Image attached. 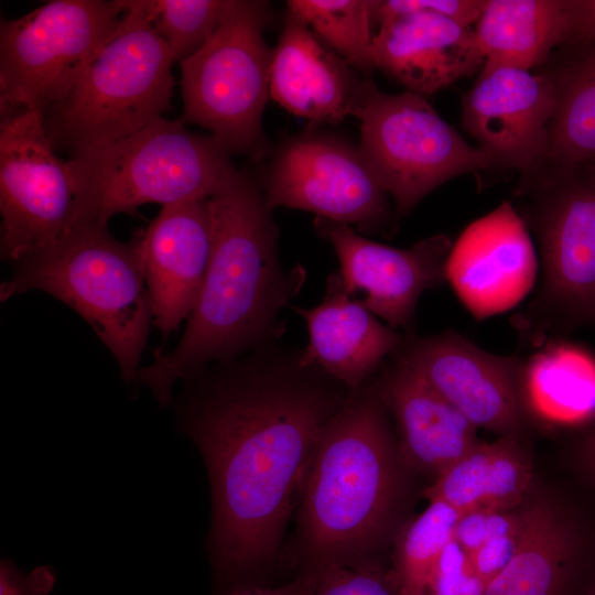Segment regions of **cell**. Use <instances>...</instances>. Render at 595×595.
Returning a JSON list of instances; mask_svg holds the SVG:
<instances>
[{
	"label": "cell",
	"mask_w": 595,
	"mask_h": 595,
	"mask_svg": "<svg viewBox=\"0 0 595 595\" xmlns=\"http://www.w3.org/2000/svg\"><path fill=\"white\" fill-rule=\"evenodd\" d=\"M231 152L212 134L160 118L121 140L71 153L98 203V223L143 204L209 198L237 171Z\"/></svg>",
	"instance_id": "8"
},
{
	"label": "cell",
	"mask_w": 595,
	"mask_h": 595,
	"mask_svg": "<svg viewBox=\"0 0 595 595\" xmlns=\"http://www.w3.org/2000/svg\"><path fill=\"white\" fill-rule=\"evenodd\" d=\"M533 468L519 439L479 443L440 474L423 496L464 515L475 510H511L526 502Z\"/></svg>",
	"instance_id": "22"
},
{
	"label": "cell",
	"mask_w": 595,
	"mask_h": 595,
	"mask_svg": "<svg viewBox=\"0 0 595 595\" xmlns=\"http://www.w3.org/2000/svg\"><path fill=\"white\" fill-rule=\"evenodd\" d=\"M357 118L358 148L392 199L397 218L446 181L499 166L468 144L424 96L383 93L369 79Z\"/></svg>",
	"instance_id": "10"
},
{
	"label": "cell",
	"mask_w": 595,
	"mask_h": 595,
	"mask_svg": "<svg viewBox=\"0 0 595 595\" xmlns=\"http://www.w3.org/2000/svg\"><path fill=\"white\" fill-rule=\"evenodd\" d=\"M528 229L505 201L469 224L453 244L446 281L474 317L502 313L532 290L538 261Z\"/></svg>",
	"instance_id": "16"
},
{
	"label": "cell",
	"mask_w": 595,
	"mask_h": 595,
	"mask_svg": "<svg viewBox=\"0 0 595 595\" xmlns=\"http://www.w3.org/2000/svg\"><path fill=\"white\" fill-rule=\"evenodd\" d=\"M258 180L271 210L311 212L361 235L396 226L390 196L358 145L339 136L310 130L286 138Z\"/></svg>",
	"instance_id": "12"
},
{
	"label": "cell",
	"mask_w": 595,
	"mask_h": 595,
	"mask_svg": "<svg viewBox=\"0 0 595 595\" xmlns=\"http://www.w3.org/2000/svg\"><path fill=\"white\" fill-rule=\"evenodd\" d=\"M566 29L561 46L577 50L595 42V0H564Z\"/></svg>",
	"instance_id": "35"
},
{
	"label": "cell",
	"mask_w": 595,
	"mask_h": 595,
	"mask_svg": "<svg viewBox=\"0 0 595 595\" xmlns=\"http://www.w3.org/2000/svg\"><path fill=\"white\" fill-rule=\"evenodd\" d=\"M0 212L1 258L14 264L98 223L90 186L75 159L57 156L41 110L1 115Z\"/></svg>",
	"instance_id": "7"
},
{
	"label": "cell",
	"mask_w": 595,
	"mask_h": 595,
	"mask_svg": "<svg viewBox=\"0 0 595 595\" xmlns=\"http://www.w3.org/2000/svg\"><path fill=\"white\" fill-rule=\"evenodd\" d=\"M578 455L584 468L595 480V416L578 442Z\"/></svg>",
	"instance_id": "36"
},
{
	"label": "cell",
	"mask_w": 595,
	"mask_h": 595,
	"mask_svg": "<svg viewBox=\"0 0 595 595\" xmlns=\"http://www.w3.org/2000/svg\"><path fill=\"white\" fill-rule=\"evenodd\" d=\"M374 381L397 423L401 459L411 468L435 479L479 443L477 428L403 365L389 358Z\"/></svg>",
	"instance_id": "21"
},
{
	"label": "cell",
	"mask_w": 595,
	"mask_h": 595,
	"mask_svg": "<svg viewBox=\"0 0 595 595\" xmlns=\"http://www.w3.org/2000/svg\"><path fill=\"white\" fill-rule=\"evenodd\" d=\"M587 595H595V580Z\"/></svg>",
	"instance_id": "40"
},
{
	"label": "cell",
	"mask_w": 595,
	"mask_h": 595,
	"mask_svg": "<svg viewBox=\"0 0 595 595\" xmlns=\"http://www.w3.org/2000/svg\"><path fill=\"white\" fill-rule=\"evenodd\" d=\"M537 236L542 282L518 327L530 340L595 327V176L582 167L539 169L516 192Z\"/></svg>",
	"instance_id": "6"
},
{
	"label": "cell",
	"mask_w": 595,
	"mask_h": 595,
	"mask_svg": "<svg viewBox=\"0 0 595 595\" xmlns=\"http://www.w3.org/2000/svg\"><path fill=\"white\" fill-rule=\"evenodd\" d=\"M547 72L558 89L545 154L538 169L572 170L595 163V42Z\"/></svg>",
	"instance_id": "25"
},
{
	"label": "cell",
	"mask_w": 595,
	"mask_h": 595,
	"mask_svg": "<svg viewBox=\"0 0 595 595\" xmlns=\"http://www.w3.org/2000/svg\"><path fill=\"white\" fill-rule=\"evenodd\" d=\"M42 291L77 312L115 357L126 382L137 380L153 322L142 232L128 242L89 225L56 248L17 263L0 299Z\"/></svg>",
	"instance_id": "4"
},
{
	"label": "cell",
	"mask_w": 595,
	"mask_h": 595,
	"mask_svg": "<svg viewBox=\"0 0 595 595\" xmlns=\"http://www.w3.org/2000/svg\"><path fill=\"white\" fill-rule=\"evenodd\" d=\"M520 544L484 595H563L575 570L572 521L548 500L526 502Z\"/></svg>",
	"instance_id": "23"
},
{
	"label": "cell",
	"mask_w": 595,
	"mask_h": 595,
	"mask_svg": "<svg viewBox=\"0 0 595 595\" xmlns=\"http://www.w3.org/2000/svg\"><path fill=\"white\" fill-rule=\"evenodd\" d=\"M212 246L208 198L164 205L142 231L153 322L164 339L194 310L208 271Z\"/></svg>",
	"instance_id": "17"
},
{
	"label": "cell",
	"mask_w": 595,
	"mask_h": 595,
	"mask_svg": "<svg viewBox=\"0 0 595 595\" xmlns=\"http://www.w3.org/2000/svg\"><path fill=\"white\" fill-rule=\"evenodd\" d=\"M291 583L296 595H399L391 569L386 570L380 564L310 565L300 569Z\"/></svg>",
	"instance_id": "29"
},
{
	"label": "cell",
	"mask_w": 595,
	"mask_h": 595,
	"mask_svg": "<svg viewBox=\"0 0 595 595\" xmlns=\"http://www.w3.org/2000/svg\"><path fill=\"white\" fill-rule=\"evenodd\" d=\"M115 1L54 0L0 23V113H43L76 85L116 30Z\"/></svg>",
	"instance_id": "11"
},
{
	"label": "cell",
	"mask_w": 595,
	"mask_h": 595,
	"mask_svg": "<svg viewBox=\"0 0 595 595\" xmlns=\"http://www.w3.org/2000/svg\"><path fill=\"white\" fill-rule=\"evenodd\" d=\"M558 89L548 73L484 66L462 98V126L499 166L534 172L543 161Z\"/></svg>",
	"instance_id": "15"
},
{
	"label": "cell",
	"mask_w": 595,
	"mask_h": 595,
	"mask_svg": "<svg viewBox=\"0 0 595 595\" xmlns=\"http://www.w3.org/2000/svg\"><path fill=\"white\" fill-rule=\"evenodd\" d=\"M316 234L334 249L344 284L388 326L413 332L418 302L424 291L446 281L453 246L447 235L426 237L409 248H396L359 234L353 226L315 217Z\"/></svg>",
	"instance_id": "14"
},
{
	"label": "cell",
	"mask_w": 595,
	"mask_h": 595,
	"mask_svg": "<svg viewBox=\"0 0 595 595\" xmlns=\"http://www.w3.org/2000/svg\"><path fill=\"white\" fill-rule=\"evenodd\" d=\"M399 595H432L429 589L416 593H401Z\"/></svg>",
	"instance_id": "39"
},
{
	"label": "cell",
	"mask_w": 595,
	"mask_h": 595,
	"mask_svg": "<svg viewBox=\"0 0 595 595\" xmlns=\"http://www.w3.org/2000/svg\"><path fill=\"white\" fill-rule=\"evenodd\" d=\"M270 17L268 2L234 0L209 40L180 63V119L207 129L232 154L253 161L270 152L262 128L273 55L263 35Z\"/></svg>",
	"instance_id": "9"
},
{
	"label": "cell",
	"mask_w": 595,
	"mask_h": 595,
	"mask_svg": "<svg viewBox=\"0 0 595 595\" xmlns=\"http://www.w3.org/2000/svg\"><path fill=\"white\" fill-rule=\"evenodd\" d=\"M486 583L475 572L468 555L454 541L446 545L432 573V595H484Z\"/></svg>",
	"instance_id": "30"
},
{
	"label": "cell",
	"mask_w": 595,
	"mask_h": 595,
	"mask_svg": "<svg viewBox=\"0 0 595 595\" xmlns=\"http://www.w3.org/2000/svg\"><path fill=\"white\" fill-rule=\"evenodd\" d=\"M221 595H296L291 582L269 587L257 582L237 585Z\"/></svg>",
	"instance_id": "37"
},
{
	"label": "cell",
	"mask_w": 595,
	"mask_h": 595,
	"mask_svg": "<svg viewBox=\"0 0 595 595\" xmlns=\"http://www.w3.org/2000/svg\"><path fill=\"white\" fill-rule=\"evenodd\" d=\"M524 518L526 510H523V519L519 527L494 537L468 556L475 572L486 585L507 566L516 553L522 538Z\"/></svg>",
	"instance_id": "33"
},
{
	"label": "cell",
	"mask_w": 595,
	"mask_h": 595,
	"mask_svg": "<svg viewBox=\"0 0 595 595\" xmlns=\"http://www.w3.org/2000/svg\"><path fill=\"white\" fill-rule=\"evenodd\" d=\"M462 513L442 501H430L425 510L399 533L391 572L401 593L429 589L434 567L453 540Z\"/></svg>",
	"instance_id": "27"
},
{
	"label": "cell",
	"mask_w": 595,
	"mask_h": 595,
	"mask_svg": "<svg viewBox=\"0 0 595 595\" xmlns=\"http://www.w3.org/2000/svg\"><path fill=\"white\" fill-rule=\"evenodd\" d=\"M110 37L73 89L44 113L54 147L72 152L127 138L171 108L173 58L163 37L128 0Z\"/></svg>",
	"instance_id": "5"
},
{
	"label": "cell",
	"mask_w": 595,
	"mask_h": 595,
	"mask_svg": "<svg viewBox=\"0 0 595 595\" xmlns=\"http://www.w3.org/2000/svg\"><path fill=\"white\" fill-rule=\"evenodd\" d=\"M390 359L421 377L477 429L519 439L526 424V365L478 347L455 332L404 333Z\"/></svg>",
	"instance_id": "13"
},
{
	"label": "cell",
	"mask_w": 595,
	"mask_h": 595,
	"mask_svg": "<svg viewBox=\"0 0 595 595\" xmlns=\"http://www.w3.org/2000/svg\"><path fill=\"white\" fill-rule=\"evenodd\" d=\"M374 62L376 69L424 97L485 64L474 29L424 12L378 21Z\"/></svg>",
	"instance_id": "19"
},
{
	"label": "cell",
	"mask_w": 595,
	"mask_h": 595,
	"mask_svg": "<svg viewBox=\"0 0 595 595\" xmlns=\"http://www.w3.org/2000/svg\"><path fill=\"white\" fill-rule=\"evenodd\" d=\"M306 323L304 357L348 390L376 376L399 349L404 333L380 323L346 289L338 270L328 274L322 301L312 309L290 306Z\"/></svg>",
	"instance_id": "20"
},
{
	"label": "cell",
	"mask_w": 595,
	"mask_h": 595,
	"mask_svg": "<svg viewBox=\"0 0 595 595\" xmlns=\"http://www.w3.org/2000/svg\"><path fill=\"white\" fill-rule=\"evenodd\" d=\"M524 504L511 510H475L461 516L453 539L469 556L494 537L520 526Z\"/></svg>",
	"instance_id": "31"
},
{
	"label": "cell",
	"mask_w": 595,
	"mask_h": 595,
	"mask_svg": "<svg viewBox=\"0 0 595 595\" xmlns=\"http://www.w3.org/2000/svg\"><path fill=\"white\" fill-rule=\"evenodd\" d=\"M166 42L173 62L197 52L214 34L234 0H128Z\"/></svg>",
	"instance_id": "28"
},
{
	"label": "cell",
	"mask_w": 595,
	"mask_h": 595,
	"mask_svg": "<svg viewBox=\"0 0 595 595\" xmlns=\"http://www.w3.org/2000/svg\"><path fill=\"white\" fill-rule=\"evenodd\" d=\"M486 0H386L376 1V22L407 13L424 12L441 15L470 26L480 17Z\"/></svg>",
	"instance_id": "32"
},
{
	"label": "cell",
	"mask_w": 595,
	"mask_h": 595,
	"mask_svg": "<svg viewBox=\"0 0 595 595\" xmlns=\"http://www.w3.org/2000/svg\"><path fill=\"white\" fill-rule=\"evenodd\" d=\"M369 79H360L336 52L323 44L296 15L286 11L273 48L270 98L312 125L357 118Z\"/></svg>",
	"instance_id": "18"
},
{
	"label": "cell",
	"mask_w": 595,
	"mask_h": 595,
	"mask_svg": "<svg viewBox=\"0 0 595 595\" xmlns=\"http://www.w3.org/2000/svg\"><path fill=\"white\" fill-rule=\"evenodd\" d=\"M474 29L484 66L530 71L563 43L564 0H486Z\"/></svg>",
	"instance_id": "24"
},
{
	"label": "cell",
	"mask_w": 595,
	"mask_h": 595,
	"mask_svg": "<svg viewBox=\"0 0 595 595\" xmlns=\"http://www.w3.org/2000/svg\"><path fill=\"white\" fill-rule=\"evenodd\" d=\"M56 582V571L48 565L30 573L21 572L12 559L0 561V595H50Z\"/></svg>",
	"instance_id": "34"
},
{
	"label": "cell",
	"mask_w": 595,
	"mask_h": 595,
	"mask_svg": "<svg viewBox=\"0 0 595 595\" xmlns=\"http://www.w3.org/2000/svg\"><path fill=\"white\" fill-rule=\"evenodd\" d=\"M208 202L212 257L197 303L174 349L155 350L137 375L163 408L177 381L280 342L281 312L306 280L301 264L281 263L279 228L255 173L237 170Z\"/></svg>",
	"instance_id": "2"
},
{
	"label": "cell",
	"mask_w": 595,
	"mask_h": 595,
	"mask_svg": "<svg viewBox=\"0 0 595 595\" xmlns=\"http://www.w3.org/2000/svg\"><path fill=\"white\" fill-rule=\"evenodd\" d=\"M388 413L371 378L326 423L298 501L293 567L379 564L401 487Z\"/></svg>",
	"instance_id": "3"
},
{
	"label": "cell",
	"mask_w": 595,
	"mask_h": 595,
	"mask_svg": "<svg viewBox=\"0 0 595 595\" xmlns=\"http://www.w3.org/2000/svg\"><path fill=\"white\" fill-rule=\"evenodd\" d=\"M376 1L290 0L286 11L301 19L354 69L369 74L375 67L371 26Z\"/></svg>",
	"instance_id": "26"
},
{
	"label": "cell",
	"mask_w": 595,
	"mask_h": 595,
	"mask_svg": "<svg viewBox=\"0 0 595 595\" xmlns=\"http://www.w3.org/2000/svg\"><path fill=\"white\" fill-rule=\"evenodd\" d=\"M178 422L208 472L207 551L218 594L278 559L317 441L348 389L277 342L186 382ZM258 583V582H257Z\"/></svg>",
	"instance_id": "1"
},
{
	"label": "cell",
	"mask_w": 595,
	"mask_h": 595,
	"mask_svg": "<svg viewBox=\"0 0 595 595\" xmlns=\"http://www.w3.org/2000/svg\"><path fill=\"white\" fill-rule=\"evenodd\" d=\"M587 173L595 176V163L582 166Z\"/></svg>",
	"instance_id": "38"
}]
</instances>
